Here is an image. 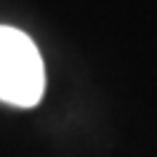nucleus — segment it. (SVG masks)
<instances>
[{"mask_svg":"<svg viewBox=\"0 0 157 157\" xmlns=\"http://www.w3.org/2000/svg\"><path fill=\"white\" fill-rule=\"evenodd\" d=\"M45 90V67L35 43L15 28L0 25V100L33 107Z\"/></svg>","mask_w":157,"mask_h":157,"instance_id":"1","label":"nucleus"}]
</instances>
